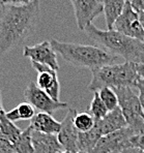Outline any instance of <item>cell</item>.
<instances>
[{
  "label": "cell",
  "mask_w": 144,
  "mask_h": 153,
  "mask_svg": "<svg viewBox=\"0 0 144 153\" xmlns=\"http://www.w3.org/2000/svg\"><path fill=\"white\" fill-rule=\"evenodd\" d=\"M39 17L40 0L26 5H0V57L30 35Z\"/></svg>",
  "instance_id": "6da1fadb"
},
{
  "label": "cell",
  "mask_w": 144,
  "mask_h": 153,
  "mask_svg": "<svg viewBox=\"0 0 144 153\" xmlns=\"http://www.w3.org/2000/svg\"><path fill=\"white\" fill-rule=\"evenodd\" d=\"M84 32L96 44L102 45L114 56H120L125 61L135 64L144 63V42L114 30H101L89 24Z\"/></svg>",
  "instance_id": "7a4b0ae2"
},
{
  "label": "cell",
  "mask_w": 144,
  "mask_h": 153,
  "mask_svg": "<svg viewBox=\"0 0 144 153\" xmlns=\"http://www.w3.org/2000/svg\"><path fill=\"white\" fill-rule=\"evenodd\" d=\"M54 51L67 63L77 67H86L90 71L113 63L117 56L96 46L74 42H64L52 38L50 40Z\"/></svg>",
  "instance_id": "3957f363"
},
{
  "label": "cell",
  "mask_w": 144,
  "mask_h": 153,
  "mask_svg": "<svg viewBox=\"0 0 144 153\" xmlns=\"http://www.w3.org/2000/svg\"><path fill=\"white\" fill-rule=\"evenodd\" d=\"M91 74L92 78L88 84V89L93 92H98L106 87L112 89L136 87L140 78L137 73V64L128 61L92 69Z\"/></svg>",
  "instance_id": "277c9868"
},
{
  "label": "cell",
  "mask_w": 144,
  "mask_h": 153,
  "mask_svg": "<svg viewBox=\"0 0 144 153\" xmlns=\"http://www.w3.org/2000/svg\"><path fill=\"white\" fill-rule=\"evenodd\" d=\"M118 97V107L120 108L128 127L137 134H144V112L139 97L130 87L114 89Z\"/></svg>",
  "instance_id": "5b68a950"
},
{
  "label": "cell",
  "mask_w": 144,
  "mask_h": 153,
  "mask_svg": "<svg viewBox=\"0 0 144 153\" xmlns=\"http://www.w3.org/2000/svg\"><path fill=\"white\" fill-rule=\"evenodd\" d=\"M138 136L130 127L103 136L91 153H121L132 147V139Z\"/></svg>",
  "instance_id": "8992f818"
},
{
  "label": "cell",
  "mask_w": 144,
  "mask_h": 153,
  "mask_svg": "<svg viewBox=\"0 0 144 153\" xmlns=\"http://www.w3.org/2000/svg\"><path fill=\"white\" fill-rule=\"evenodd\" d=\"M113 29L127 36L144 42V29L140 22L139 13L132 6L130 0L125 2V8L114 23Z\"/></svg>",
  "instance_id": "52a82bcc"
},
{
  "label": "cell",
  "mask_w": 144,
  "mask_h": 153,
  "mask_svg": "<svg viewBox=\"0 0 144 153\" xmlns=\"http://www.w3.org/2000/svg\"><path fill=\"white\" fill-rule=\"evenodd\" d=\"M24 98L26 102L30 103L34 109H37L42 113L52 115L54 112L67 107L66 102H55L48 95L46 91L37 87L33 82H30L24 91Z\"/></svg>",
  "instance_id": "ba28073f"
},
{
  "label": "cell",
  "mask_w": 144,
  "mask_h": 153,
  "mask_svg": "<svg viewBox=\"0 0 144 153\" xmlns=\"http://www.w3.org/2000/svg\"><path fill=\"white\" fill-rule=\"evenodd\" d=\"M74 7L77 26L81 31L103 12L102 0H69Z\"/></svg>",
  "instance_id": "9c48e42d"
},
{
  "label": "cell",
  "mask_w": 144,
  "mask_h": 153,
  "mask_svg": "<svg viewBox=\"0 0 144 153\" xmlns=\"http://www.w3.org/2000/svg\"><path fill=\"white\" fill-rule=\"evenodd\" d=\"M77 115L75 109H69L67 114L61 122V128L58 132L57 138L60 145L62 146L64 151L69 153L79 152V134L80 131L76 128L74 119Z\"/></svg>",
  "instance_id": "30bf717a"
},
{
  "label": "cell",
  "mask_w": 144,
  "mask_h": 153,
  "mask_svg": "<svg viewBox=\"0 0 144 153\" xmlns=\"http://www.w3.org/2000/svg\"><path fill=\"white\" fill-rule=\"evenodd\" d=\"M23 56L26 58H30V60L33 62L48 65L56 71L59 69L57 53L54 51L51 42L48 40H45L34 46H25L23 50Z\"/></svg>",
  "instance_id": "8fae6325"
},
{
  "label": "cell",
  "mask_w": 144,
  "mask_h": 153,
  "mask_svg": "<svg viewBox=\"0 0 144 153\" xmlns=\"http://www.w3.org/2000/svg\"><path fill=\"white\" fill-rule=\"evenodd\" d=\"M33 68L39 73L37 85L40 89L46 91L48 95L55 102H59L60 84L57 78V71L50 66L31 61Z\"/></svg>",
  "instance_id": "7c38bea8"
},
{
  "label": "cell",
  "mask_w": 144,
  "mask_h": 153,
  "mask_svg": "<svg viewBox=\"0 0 144 153\" xmlns=\"http://www.w3.org/2000/svg\"><path fill=\"white\" fill-rule=\"evenodd\" d=\"M127 126V121H125V116H123L119 107H117L113 111L109 112L101 120H96V127L98 128L102 137L115 132Z\"/></svg>",
  "instance_id": "4fadbf2b"
},
{
  "label": "cell",
  "mask_w": 144,
  "mask_h": 153,
  "mask_svg": "<svg viewBox=\"0 0 144 153\" xmlns=\"http://www.w3.org/2000/svg\"><path fill=\"white\" fill-rule=\"evenodd\" d=\"M32 145L34 153H58L63 148L56 134H47L32 130Z\"/></svg>",
  "instance_id": "5bb4252c"
},
{
  "label": "cell",
  "mask_w": 144,
  "mask_h": 153,
  "mask_svg": "<svg viewBox=\"0 0 144 153\" xmlns=\"http://www.w3.org/2000/svg\"><path fill=\"white\" fill-rule=\"evenodd\" d=\"M30 127L32 128V130L42 134H58L61 128V122H58L56 119H54L52 115L40 112L31 119Z\"/></svg>",
  "instance_id": "9a60e30c"
},
{
  "label": "cell",
  "mask_w": 144,
  "mask_h": 153,
  "mask_svg": "<svg viewBox=\"0 0 144 153\" xmlns=\"http://www.w3.org/2000/svg\"><path fill=\"white\" fill-rule=\"evenodd\" d=\"M127 0H103V12L105 13V21L107 30H112L114 23L121 15Z\"/></svg>",
  "instance_id": "2e32d148"
},
{
  "label": "cell",
  "mask_w": 144,
  "mask_h": 153,
  "mask_svg": "<svg viewBox=\"0 0 144 153\" xmlns=\"http://www.w3.org/2000/svg\"><path fill=\"white\" fill-rule=\"evenodd\" d=\"M101 138H102V134H100L94 124L91 130L79 134V150L86 153H91Z\"/></svg>",
  "instance_id": "e0dca14e"
},
{
  "label": "cell",
  "mask_w": 144,
  "mask_h": 153,
  "mask_svg": "<svg viewBox=\"0 0 144 153\" xmlns=\"http://www.w3.org/2000/svg\"><path fill=\"white\" fill-rule=\"evenodd\" d=\"M0 131L12 144L15 143L22 134V130L17 125H15V123L7 119L5 111L2 112L0 116Z\"/></svg>",
  "instance_id": "ac0fdd59"
},
{
  "label": "cell",
  "mask_w": 144,
  "mask_h": 153,
  "mask_svg": "<svg viewBox=\"0 0 144 153\" xmlns=\"http://www.w3.org/2000/svg\"><path fill=\"white\" fill-rule=\"evenodd\" d=\"M32 128L29 125L26 129L22 130L19 139L13 144V148L18 153H34L32 145Z\"/></svg>",
  "instance_id": "d6986e66"
},
{
  "label": "cell",
  "mask_w": 144,
  "mask_h": 153,
  "mask_svg": "<svg viewBox=\"0 0 144 153\" xmlns=\"http://www.w3.org/2000/svg\"><path fill=\"white\" fill-rule=\"evenodd\" d=\"M88 113L93 117L94 120H101L109 113L107 107L101 100L98 92H94L93 98L90 102V105L88 107Z\"/></svg>",
  "instance_id": "ffe728a7"
},
{
  "label": "cell",
  "mask_w": 144,
  "mask_h": 153,
  "mask_svg": "<svg viewBox=\"0 0 144 153\" xmlns=\"http://www.w3.org/2000/svg\"><path fill=\"white\" fill-rule=\"evenodd\" d=\"M74 123H75L76 128L80 132H86L89 131L93 128L96 124V120L89 113L83 112V113H77L74 119Z\"/></svg>",
  "instance_id": "44dd1931"
},
{
  "label": "cell",
  "mask_w": 144,
  "mask_h": 153,
  "mask_svg": "<svg viewBox=\"0 0 144 153\" xmlns=\"http://www.w3.org/2000/svg\"><path fill=\"white\" fill-rule=\"evenodd\" d=\"M98 92L100 94L101 100L105 103V105L107 107L109 112L113 111V110H115L118 107V97L116 92L114 91V89L106 87V88L101 89Z\"/></svg>",
  "instance_id": "7402d4cb"
},
{
  "label": "cell",
  "mask_w": 144,
  "mask_h": 153,
  "mask_svg": "<svg viewBox=\"0 0 144 153\" xmlns=\"http://www.w3.org/2000/svg\"><path fill=\"white\" fill-rule=\"evenodd\" d=\"M18 113L20 116V120H31L34 117V108L28 102H22L17 107Z\"/></svg>",
  "instance_id": "603a6c76"
},
{
  "label": "cell",
  "mask_w": 144,
  "mask_h": 153,
  "mask_svg": "<svg viewBox=\"0 0 144 153\" xmlns=\"http://www.w3.org/2000/svg\"><path fill=\"white\" fill-rule=\"evenodd\" d=\"M0 153H18L10 143L0 131Z\"/></svg>",
  "instance_id": "cb8c5ba5"
},
{
  "label": "cell",
  "mask_w": 144,
  "mask_h": 153,
  "mask_svg": "<svg viewBox=\"0 0 144 153\" xmlns=\"http://www.w3.org/2000/svg\"><path fill=\"white\" fill-rule=\"evenodd\" d=\"M34 0H0V5H26Z\"/></svg>",
  "instance_id": "d4e9b609"
},
{
  "label": "cell",
  "mask_w": 144,
  "mask_h": 153,
  "mask_svg": "<svg viewBox=\"0 0 144 153\" xmlns=\"http://www.w3.org/2000/svg\"><path fill=\"white\" fill-rule=\"evenodd\" d=\"M136 87L138 88V91H139L138 97H139V100H140L141 105H142V109H143V112H144V80L143 79L139 78Z\"/></svg>",
  "instance_id": "484cf974"
},
{
  "label": "cell",
  "mask_w": 144,
  "mask_h": 153,
  "mask_svg": "<svg viewBox=\"0 0 144 153\" xmlns=\"http://www.w3.org/2000/svg\"><path fill=\"white\" fill-rule=\"evenodd\" d=\"M132 147H136L144 150V134L135 136L132 139Z\"/></svg>",
  "instance_id": "4316f807"
},
{
  "label": "cell",
  "mask_w": 144,
  "mask_h": 153,
  "mask_svg": "<svg viewBox=\"0 0 144 153\" xmlns=\"http://www.w3.org/2000/svg\"><path fill=\"white\" fill-rule=\"evenodd\" d=\"M132 6L137 10V12L144 13V0H130Z\"/></svg>",
  "instance_id": "83f0119b"
},
{
  "label": "cell",
  "mask_w": 144,
  "mask_h": 153,
  "mask_svg": "<svg viewBox=\"0 0 144 153\" xmlns=\"http://www.w3.org/2000/svg\"><path fill=\"white\" fill-rule=\"evenodd\" d=\"M121 153H144V150L139 149V148H136V147H131Z\"/></svg>",
  "instance_id": "f1b7e54d"
},
{
  "label": "cell",
  "mask_w": 144,
  "mask_h": 153,
  "mask_svg": "<svg viewBox=\"0 0 144 153\" xmlns=\"http://www.w3.org/2000/svg\"><path fill=\"white\" fill-rule=\"evenodd\" d=\"M137 73H138L139 76L144 80V63L137 64Z\"/></svg>",
  "instance_id": "f546056e"
},
{
  "label": "cell",
  "mask_w": 144,
  "mask_h": 153,
  "mask_svg": "<svg viewBox=\"0 0 144 153\" xmlns=\"http://www.w3.org/2000/svg\"><path fill=\"white\" fill-rule=\"evenodd\" d=\"M139 13V18H140V22L142 24V27L144 29V13L143 12H138Z\"/></svg>",
  "instance_id": "4dcf8cb0"
},
{
  "label": "cell",
  "mask_w": 144,
  "mask_h": 153,
  "mask_svg": "<svg viewBox=\"0 0 144 153\" xmlns=\"http://www.w3.org/2000/svg\"><path fill=\"white\" fill-rule=\"evenodd\" d=\"M0 105H2V98H1V90H0Z\"/></svg>",
  "instance_id": "1f68e13d"
},
{
  "label": "cell",
  "mask_w": 144,
  "mask_h": 153,
  "mask_svg": "<svg viewBox=\"0 0 144 153\" xmlns=\"http://www.w3.org/2000/svg\"><path fill=\"white\" fill-rule=\"evenodd\" d=\"M58 153H69V152H67V151H64V150H62V151H59Z\"/></svg>",
  "instance_id": "d6a6232c"
},
{
  "label": "cell",
  "mask_w": 144,
  "mask_h": 153,
  "mask_svg": "<svg viewBox=\"0 0 144 153\" xmlns=\"http://www.w3.org/2000/svg\"><path fill=\"white\" fill-rule=\"evenodd\" d=\"M76 153H86V152H83V151H79V152H76Z\"/></svg>",
  "instance_id": "836d02e7"
},
{
  "label": "cell",
  "mask_w": 144,
  "mask_h": 153,
  "mask_svg": "<svg viewBox=\"0 0 144 153\" xmlns=\"http://www.w3.org/2000/svg\"><path fill=\"white\" fill-rule=\"evenodd\" d=\"M102 1H103V0H102Z\"/></svg>",
  "instance_id": "e575fe53"
}]
</instances>
